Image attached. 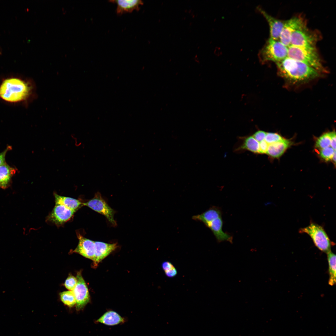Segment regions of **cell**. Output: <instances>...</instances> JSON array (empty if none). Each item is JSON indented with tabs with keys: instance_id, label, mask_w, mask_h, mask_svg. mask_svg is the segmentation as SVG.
<instances>
[{
	"instance_id": "1",
	"label": "cell",
	"mask_w": 336,
	"mask_h": 336,
	"mask_svg": "<svg viewBox=\"0 0 336 336\" xmlns=\"http://www.w3.org/2000/svg\"><path fill=\"white\" fill-rule=\"evenodd\" d=\"M279 73L293 83L306 82L319 76L320 72L299 61L287 57L276 63Z\"/></svg>"
},
{
	"instance_id": "2",
	"label": "cell",
	"mask_w": 336,
	"mask_h": 336,
	"mask_svg": "<svg viewBox=\"0 0 336 336\" xmlns=\"http://www.w3.org/2000/svg\"><path fill=\"white\" fill-rule=\"evenodd\" d=\"M32 91L29 82L16 77L4 80L0 86V97L5 101L18 102L27 100Z\"/></svg>"
},
{
	"instance_id": "3",
	"label": "cell",
	"mask_w": 336,
	"mask_h": 336,
	"mask_svg": "<svg viewBox=\"0 0 336 336\" xmlns=\"http://www.w3.org/2000/svg\"><path fill=\"white\" fill-rule=\"evenodd\" d=\"M288 50V57L302 62L320 72H326L316 47L290 45Z\"/></svg>"
},
{
	"instance_id": "4",
	"label": "cell",
	"mask_w": 336,
	"mask_h": 336,
	"mask_svg": "<svg viewBox=\"0 0 336 336\" xmlns=\"http://www.w3.org/2000/svg\"><path fill=\"white\" fill-rule=\"evenodd\" d=\"M288 48L279 40L269 38L259 53V59L262 63L279 62L287 57Z\"/></svg>"
},
{
	"instance_id": "5",
	"label": "cell",
	"mask_w": 336,
	"mask_h": 336,
	"mask_svg": "<svg viewBox=\"0 0 336 336\" xmlns=\"http://www.w3.org/2000/svg\"><path fill=\"white\" fill-rule=\"evenodd\" d=\"M301 233H306L312 239L315 246L320 250L327 254L331 251V242L323 228L314 222L299 230Z\"/></svg>"
},
{
	"instance_id": "6",
	"label": "cell",
	"mask_w": 336,
	"mask_h": 336,
	"mask_svg": "<svg viewBox=\"0 0 336 336\" xmlns=\"http://www.w3.org/2000/svg\"><path fill=\"white\" fill-rule=\"evenodd\" d=\"M319 38V35L316 32L309 30L306 26L292 34L290 40V45L316 47V44Z\"/></svg>"
},
{
	"instance_id": "7",
	"label": "cell",
	"mask_w": 336,
	"mask_h": 336,
	"mask_svg": "<svg viewBox=\"0 0 336 336\" xmlns=\"http://www.w3.org/2000/svg\"><path fill=\"white\" fill-rule=\"evenodd\" d=\"M83 205L87 206L94 211L105 216L114 226L116 223L114 218V210L102 198L100 194L97 192L94 197L88 202L83 203Z\"/></svg>"
},
{
	"instance_id": "8",
	"label": "cell",
	"mask_w": 336,
	"mask_h": 336,
	"mask_svg": "<svg viewBox=\"0 0 336 336\" xmlns=\"http://www.w3.org/2000/svg\"><path fill=\"white\" fill-rule=\"evenodd\" d=\"M306 26L304 18L299 16H295L285 21L279 40L287 47L290 45V40L292 34L296 30Z\"/></svg>"
},
{
	"instance_id": "9",
	"label": "cell",
	"mask_w": 336,
	"mask_h": 336,
	"mask_svg": "<svg viewBox=\"0 0 336 336\" xmlns=\"http://www.w3.org/2000/svg\"><path fill=\"white\" fill-rule=\"evenodd\" d=\"M77 284L72 290L76 300V308L77 310L82 309L89 302L90 296L89 291L81 272L77 273Z\"/></svg>"
},
{
	"instance_id": "10",
	"label": "cell",
	"mask_w": 336,
	"mask_h": 336,
	"mask_svg": "<svg viewBox=\"0 0 336 336\" xmlns=\"http://www.w3.org/2000/svg\"><path fill=\"white\" fill-rule=\"evenodd\" d=\"M75 212L63 205L56 204L47 217V220L57 226H59L69 221Z\"/></svg>"
},
{
	"instance_id": "11",
	"label": "cell",
	"mask_w": 336,
	"mask_h": 336,
	"mask_svg": "<svg viewBox=\"0 0 336 336\" xmlns=\"http://www.w3.org/2000/svg\"><path fill=\"white\" fill-rule=\"evenodd\" d=\"M77 235L79 240L78 243L72 252L78 253L93 261L95 254L94 241L83 237L79 233H77Z\"/></svg>"
},
{
	"instance_id": "12",
	"label": "cell",
	"mask_w": 336,
	"mask_h": 336,
	"mask_svg": "<svg viewBox=\"0 0 336 336\" xmlns=\"http://www.w3.org/2000/svg\"><path fill=\"white\" fill-rule=\"evenodd\" d=\"M258 10L264 16L268 24L269 38L274 40H279L285 21L279 20L273 17L260 7H258Z\"/></svg>"
},
{
	"instance_id": "13",
	"label": "cell",
	"mask_w": 336,
	"mask_h": 336,
	"mask_svg": "<svg viewBox=\"0 0 336 336\" xmlns=\"http://www.w3.org/2000/svg\"><path fill=\"white\" fill-rule=\"evenodd\" d=\"M95 254L94 266H96L98 263L108 256L117 247L116 244H108L100 241H94Z\"/></svg>"
},
{
	"instance_id": "14",
	"label": "cell",
	"mask_w": 336,
	"mask_h": 336,
	"mask_svg": "<svg viewBox=\"0 0 336 336\" xmlns=\"http://www.w3.org/2000/svg\"><path fill=\"white\" fill-rule=\"evenodd\" d=\"M109 2L117 4L116 11L119 14L131 12L135 10L138 11L140 6L143 4L141 0H113Z\"/></svg>"
},
{
	"instance_id": "15",
	"label": "cell",
	"mask_w": 336,
	"mask_h": 336,
	"mask_svg": "<svg viewBox=\"0 0 336 336\" xmlns=\"http://www.w3.org/2000/svg\"><path fill=\"white\" fill-rule=\"evenodd\" d=\"M222 225L223 221L221 217L212 222L208 227L211 230L218 242L227 241L231 243L233 240L232 236L223 231Z\"/></svg>"
},
{
	"instance_id": "16",
	"label": "cell",
	"mask_w": 336,
	"mask_h": 336,
	"mask_svg": "<svg viewBox=\"0 0 336 336\" xmlns=\"http://www.w3.org/2000/svg\"><path fill=\"white\" fill-rule=\"evenodd\" d=\"M16 171L17 169L6 162L0 165V188L5 189L10 186L12 178Z\"/></svg>"
},
{
	"instance_id": "17",
	"label": "cell",
	"mask_w": 336,
	"mask_h": 336,
	"mask_svg": "<svg viewBox=\"0 0 336 336\" xmlns=\"http://www.w3.org/2000/svg\"><path fill=\"white\" fill-rule=\"evenodd\" d=\"M126 319L116 312L110 310L106 312L96 320L97 323L113 326L124 323Z\"/></svg>"
},
{
	"instance_id": "18",
	"label": "cell",
	"mask_w": 336,
	"mask_h": 336,
	"mask_svg": "<svg viewBox=\"0 0 336 336\" xmlns=\"http://www.w3.org/2000/svg\"><path fill=\"white\" fill-rule=\"evenodd\" d=\"M222 217L220 210L216 207H213L202 214L194 216L192 219L203 222L207 227L216 219Z\"/></svg>"
},
{
	"instance_id": "19",
	"label": "cell",
	"mask_w": 336,
	"mask_h": 336,
	"mask_svg": "<svg viewBox=\"0 0 336 336\" xmlns=\"http://www.w3.org/2000/svg\"><path fill=\"white\" fill-rule=\"evenodd\" d=\"M288 140L283 139L268 144L266 153L271 156L278 158L291 145Z\"/></svg>"
},
{
	"instance_id": "20",
	"label": "cell",
	"mask_w": 336,
	"mask_h": 336,
	"mask_svg": "<svg viewBox=\"0 0 336 336\" xmlns=\"http://www.w3.org/2000/svg\"><path fill=\"white\" fill-rule=\"evenodd\" d=\"M54 195L56 204L63 205L75 211L83 205V203L76 199L59 195L55 193Z\"/></svg>"
},
{
	"instance_id": "21",
	"label": "cell",
	"mask_w": 336,
	"mask_h": 336,
	"mask_svg": "<svg viewBox=\"0 0 336 336\" xmlns=\"http://www.w3.org/2000/svg\"><path fill=\"white\" fill-rule=\"evenodd\" d=\"M329 265V284L333 286L336 283V255L331 251L327 254Z\"/></svg>"
},
{
	"instance_id": "22",
	"label": "cell",
	"mask_w": 336,
	"mask_h": 336,
	"mask_svg": "<svg viewBox=\"0 0 336 336\" xmlns=\"http://www.w3.org/2000/svg\"><path fill=\"white\" fill-rule=\"evenodd\" d=\"M241 147L243 149L248 150L254 153H259V143L252 136L246 138Z\"/></svg>"
},
{
	"instance_id": "23",
	"label": "cell",
	"mask_w": 336,
	"mask_h": 336,
	"mask_svg": "<svg viewBox=\"0 0 336 336\" xmlns=\"http://www.w3.org/2000/svg\"><path fill=\"white\" fill-rule=\"evenodd\" d=\"M60 296L61 301L68 306L72 307L76 304V298L72 291L61 292Z\"/></svg>"
},
{
	"instance_id": "24",
	"label": "cell",
	"mask_w": 336,
	"mask_h": 336,
	"mask_svg": "<svg viewBox=\"0 0 336 336\" xmlns=\"http://www.w3.org/2000/svg\"><path fill=\"white\" fill-rule=\"evenodd\" d=\"M331 138L330 132L326 133L320 136L317 140L315 147L322 149L330 146Z\"/></svg>"
},
{
	"instance_id": "25",
	"label": "cell",
	"mask_w": 336,
	"mask_h": 336,
	"mask_svg": "<svg viewBox=\"0 0 336 336\" xmlns=\"http://www.w3.org/2000/svg\"><path fill=\"white\" fill-rule=\"evenodd\" d=\"M336 152L331 147L321 149L320 152L321 157L326 161H329L332 159L334 152Z\"/></svg>"
},
{
	"instance_id": "26",
	"label": "cell",
	"mask_w": 336,
	"mask_h": 336,
	"mask_svg": "<svg viewBox=\"0 0 336 336\" xmlns=\"http://www.w3.org/2000/svg\"><path fill=\"white\" fill-rule=\"evenodd\" d=\"M283 139L280 135L277 133H267L264 140L269 144L281 141Z\"/></svg>"
},
{
	"instance_id": "27",
	"label": "cell",
	"mask_w": 336,
	"mask_h": 336,
	"mask_svg": "<svg viewBox=\"0 0 336 336\" xmlns=\"http://www.w3.org/2000/svg\"><path fill=\"white\" fill-rule=\"evenodd\" d=\"M77 278L70 275L65 281L64 285L65 287L70 291H72L77 283Z\"/></svg>"
},
{
	"instance_id": "28",
	"label": "cell",
	"mask_w": 336,
	"mask_h": 336,
	"mask_svg": "<svg viewBox=\"0 0 336 336\" xmlns=\"http://www.w3.org/2000/svg\"><path fill=\"white\" fill-rule=\"evenodd\" d=\"M267 133L262 130L255 132L252 136L259 143L265 140Z\"/></svg>"
},
{
	"instance_id": "29",
	"label": "cell",
	"mask_w": 336,
	"mask_h": 336,
	"mask_svg": "<svg viewBox=\"0 0 336 336\" xmlns=\"http://www.w3.org/2000/svg\"><path fill=\"white\" fill-rule=\"evenodd\" d=\"M12 149V147L8 145L6 148L0 153V165L6 162L5 157L7 152Z\"/></svg>"
},
{
	"instance_id": "30",
	"label": "cell",
	"mask_w": 336,
	"mask_h": 336,
	"mask_svg": "<svg viewBox=\"0 0 336 336\" xmlns=\"http://www.w3.org/2000/svg\"><path fill=\"white\" fill-rule=\"evenodd\" d=\"M268 144L265 141L263 140L259 143V153H266Z\"/></svg>"
},
{
	"instance_id": "31",
	"label": "cell",
	"mask_w": 336,
	"mask_h": 336,
	"mask_svg": "<svg viewBox=\"0 0 336 336\" xmlns=\"http://www.w3.org/2000/svg\"><path fill=\"white\" fill-rule=\"evenodd\" d=\"M161 266L164 272L169 271L175 268L171 263L168 261H166L163 262Z\"/></svg>"
},
{
	"instance_id": "32",
	"label": "cell",
	"mask_w": 336,
	"mask_h": 336,
	"mask_svg": "<svg viewBox=\"0 0 336 336\" xmlns=\"http://www.w3.org/2000/svg\"><path fill=\"white\" fill-rule=\"evenodd\" d=\"M331 142L330 146L334 150H336V133L335 131L330 132Z\"/></svg>"
},
{
	"instance_id": "33",
	"label": "cell",
	"mask_w": 336,
	"mask_h": 336,
	"mask_svg": "<svg viewBox=\"0 0 336 336\" xmlns=\"http://www.w3.org/2000/svg\"><path fill=\"white\" fill-rule=\"evenodd\" d=\"M166 275L169 278H172L176 276L177 274V271L176 269L174 268L173 269L165 272Z\"/></svg>"
},
{
	"instance_id": "34",
	"label": "cell",
	"mask_w": 336,
	"mask_h": 336,
	"mask_svg": "<svg viewBox=\"0 0 336 336\" xmlns=\"http://www.w3.org/2000/svg\"><path fill=\"white\" fill-rule=\"evenodd\" d=\"M332 159L334 161V163H335V161H336V152H334V154L333 156Z\"/></svg>"
},
{
	"instance_id": "35",
	"label": "cell",
	"mask_w": 336,
	"mask_h": 336,
	"mask_svg": "<svg viewBox=\"0 0 336 336\" xmlns=\"http://www.w3.org/2000/svg\"><path fill=\"white\" fill-rule=\"evenodd\" d=\"M1 54V52L0 51V54Z\"/></svg>"
}]
</instances>
